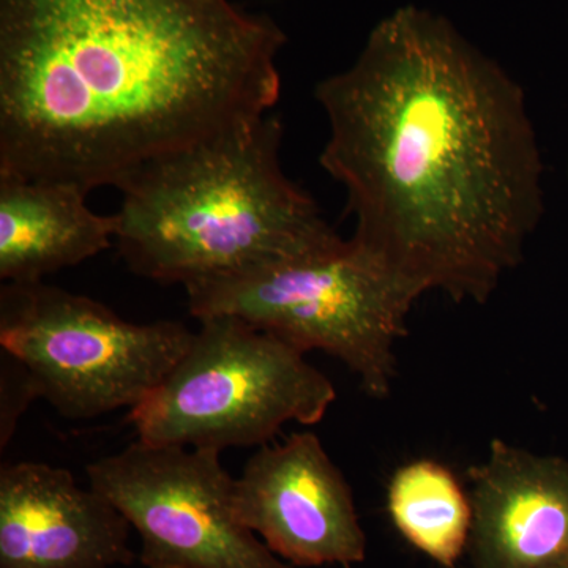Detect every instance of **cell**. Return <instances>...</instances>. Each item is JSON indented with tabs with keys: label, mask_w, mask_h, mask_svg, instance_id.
Segmentation results:
<instances>
[{
	"label": "cell",
	"mask_w": 568,
	"mask_h": 568,
	"mask_svg": "<svg viewBox=\"0 0 568 568\" xmlns=\"http://www.w3.org/2000/svg\"><path fill=\"white\" fill-rule=\"evenodd\" d=\"M77 183L0 174V280L44 282L115 244V216L89 207Z\"/></svg>",
	"instance_id": "8fae6325"
},
{
	"label": "cell",
	"mask_w": 568,
	"mask_h": 568,
	"mask_svg": "<svg viewBox=\"0 0 568 568\" xmlns=\"http://www.w3.org/2000/svg\"><path fill=\"white\" fill-rule=\"evenodd\" d=\"M178 321L136 324L44 282L0 287V347L31 373L39 398L70 420L132 410L192 345Z\"/></svg>",
	"instance_id": "8992f818"
},
{
	"label": "cell",
	"mask_w": 568,
	"mask_h": 568,
	"mask_svg": "<svg viewBox=\"0 0 568 568\" xmlns=\"http://www.w3.org/2000/svg\"><path fill=\"white\" fill-rule=\"evenodd\" d=\"M552 568H568V556H567V558H566V559L560 560V562L558 564V566L552 567Z\"/></svg>",
	"instance_id": "5bb4252c"
},
{
	"label": "cell",
	"mask_w": 568,
	"mask_h": 568,
	"mask_svg": "<svg viewBox=\"0 0 568 568\" xmlns=\"http://www.w3.org/2000/svg\"><path fill=\"white\" fill-rule=\"evenodd\" d=\"M284 43L233 0H0V174L121 189L271 114Z\"/></svg>",
	"instance_id": "7a4b0ae2"
},
{
	"label": "cell",
	"mask_w": 568,
	"mask_h": 568,
	"mask_svg": "<svg viewBox=\"0 0 568 568\" xmlns=\"http://www.w3.org/2000/svg\"><path fill=\"white\" fill-rule=\"evenodd\" d=\"M387 510L398 532L444 568L469 547L473 503L457 476L433 459L398 467L387 488Z\"/></svg>",
	"instance_id": "7c38bea8"
},
{
	"label": "cell",
	"mask_w": 568,
	"mask_h": 568,
	"mask_svg": "<svg viewBox=\"0 0 568 568\" xmlns=\"http://www.w3.org/2000/svg\"><path fill=\"white\" fill-rule=\"evenodd\" d=\"M192 345L129 413L138 439L155 446H265L286 424H320L336 399L305 353L233 316L200 320Z\"/></svg>",
	"instance_id": "277c9868"
},
{
	"label": "cell",
	"mask_w": 568,
	"mask_h": 568,
	"mask_svg": "<svg viewBox=\"0 0 568 568\" xmlns=\"http://www.w3.org/2000/svg\"><path fill=\"white\" fill-rule=\"evenodd\" d=\"M0 364V446H9L18 422L33 399L39 398L31 373L20 361L2 351Z\"/></svg>",
	"instance_id": "4fadbf2b"
},
{
	"label": "cell",
	"mask_w": 568,
	"mask_h": 568,
	"mask_svg": "<svg viewBox=\"0 0 568 568\" xmlns=\"http://www.w3.org/2000/svg\"><path fill=\"white\" fill-rule=\"evenodd\" d=\"M315 95L320 164L346 190L351 241L418 297L488 302L545 212L521 85L450 22L405 7Z\"/></svg>",
	"instance_id": "6da1fadb"
},
{
	"label": "cell",
	"mask_w": 568,
	"mask_h": 568,
	"mask_svg": "<svg viewBox=\"0 0 568 568\" xmlns=\"http://www.w3.org/2000/svg\"><path fill=\"white\" fill-rule=\"evenodd\" d=\"M197 321L233 316L302 353L324 351L386 398L395 377V343L418 295L353 241L331 252L283 261L185 287Z\"/></svg>",
	"instance_id": "5b68a950"
},
{
	"label": "cell",
	"mask_w": 568,
	"mask_h": 568,
	"mask_svg": "<svg viewBox=\"0 0 568 568\" xmlns=\"http://www.w3.org/2000/svg\"><path fill=\"white\" fill-rule=\"evenodd\" d=\"M130 523L63 467L21 462L0 469V568L129 566Z\"/></svg>",
	"instance_id": "9c48e42d"
},
{
	"label": "cell",
	"mask_w": 568,
	"mask_h": 568,
	"mask_svg": "<svg viewBox=\"0 0 568 568\" xmlns=\"http://www.w3.org/2000/svg\"><path fill=\"white\" fill-rule=\"evenodd\" d=\"M220 455L136 439L85 467L140 536L145 568H294L239 519Z\"/></svg>",
	"instance_id": "52a82bcc"
},
{
	"label": "cell",
	"mask_w": 568,
	"mask_h": 568,
	"mask_svg": "<svg viewBox=\"0 0 568 568\" xmlns=\"http://www.w3.org/2000/svg\"><path fill=\"white\" fill-rule=\"evenodd\" d=\"M474 568H552L568 556V459L495 439L467 470Z\"/></svg>",
	"instance_id": "30bf717a"
},
{
	"label": "cell",
	"mask_w": 568,
	"mask_h": 568,
	"mask_svg": "<svg viewBox=\"0 0 568 568\" xmlns=\"http://www.w3.org/2000/svg\"><path fill=\"white\" fill-rule=\"evenodd\" d=\"M234 508L291 566L347 567L366 558L353 489L315 433L261 446L234 480Z\"/></svg>",
	"instance_id": "ba28073f"
},
{
	"label": "cell",
	"mask_w": 568,
	"mask_h": 568,
	"mask_svg": "<svg viewBox=\"0 0 568 568\" xmlns=\"http://www.w3.org/2000/svg\"><path fill=\"white\" fill-rule=\"evenodd\" d=\"M567 179H568V166H567Z\"/></svg>",
	"instance_id": "9a60e30c"
},
{
	"label": "cell",
	"mask_w": 568,
	"mask_h": 568,
	"mask_svg": "<svg viewBox=\"0 0 568 568\" xmlns=\"http://www.w3.org/2000/svg\"><path fill=\"white\" fill-rule=\"evenodd\" d=\"M283 123L267 114L145 164L122 183L115 245L162 284L211 282L345 244L284 174Z\"/></svg>",
	"instance_id": "3957f363"
}]
</instances>
